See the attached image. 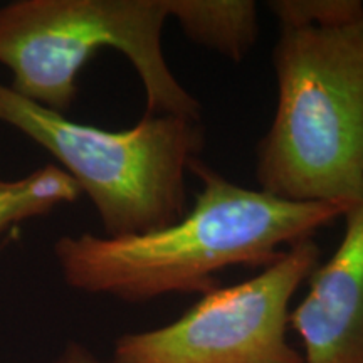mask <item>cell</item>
<instances>
[{
	"label": "cell",
	"mask_w": 363,
	"mask_h": 363,
	"mask_svg": "<svg viewBox=\"0 0 363 363\" xmlns=\"http://www.w3.org/2000/svg\"><path fill=\"white\" fill-rule=\"evenodd\" d=\"M201 180L192 208L147 234L62 235L54 256L67 286L126 303L167 294H206L227 267L274 264L289 247L315 239L347 206L291 202L242 187L201 158L189 169Z\"/></svg>",
	"instance_id": "1"
},
{
	"label": "cell",
	"mask_w": 363,
	"mask_h": 363,
	"mask_svg": "<svg viewBox=\"0 0 363 363\" xmlns=\"http://www.w3.org/2000/svg\"><path fill=\"white\" fill-rule=\"evenodd\" d=\"M278 104L257 143L259 190L350 207L363 199V19L281 27L272 51Z\"/></svg>",
	"instance_id": "2"
},
{
	"label": "cell",
	"mask_w": 363,
	"mask_h": 363,
	"mask_svg": "<svg viewBox=\"0 0 363 363\" xmlns=\"http://www.w3.org/2000/svg\"><path fill=\"white\" fill-rule=\"evenodd\" d=\"M0 123L56 158L93 203L106 238L147 234L187 212L185 177L201 158L199 118L150 115L126 130L78 123L0 83Z\"/></svg>",
	"instance_id": "3"
},
{
	"label": "cell",
	"mask_w": 363,
	"mask_h": 363,
	"mask_svg": "<svg viewBox=\"0 0 363 363\" xmlns=\"http://www.w3.org/2000/svg\"><path fill=\"white\" fill-rule=\"evenodd\" d=\"M167 19L170 0H13L0 7V65L13 93L66 115L86 62L115 49L142 81L147 113L201 120V103L163 54Z\"/></svg>",
	"instance_id": "4"
},
{
	"label": "cell",
	"mask_w": 363,
	"mask_h": 363,
	"mask_svg": "<svg viewBox=\"0 0 363 363\" xmlns=\"http://www.w3.org/2000/svg\"><path fill=\"white\" fill-rule=\"evenodd\" d=\"M315 239L251 279L212 289L169 325L115 342L111 363H303L288 340L294 294L320 264Z\"/></svg>",
	"instance_id": "5"
},
{
	"label": "cell",
	"mask_w": 363,
	"mask_h": 363,
	"mask_svg": "<svg viewBox=\"0 0 363 363\" xmlns=\"http://www.w3.org/2000/svg\"><path fill=\"white\" fill-rule=\"evenodd\" d=\"M337 251L308 278L289 315L303 363H363V199L345 211Z\"/></svg>",
	"instance_id": "6"
},
{
	"label": "cell",
	"mask_w": 363,
	"mask_h": 363,
	"mask_svg": "<svg viewBox=\"0 0 363 363\" xmlns=\"http://www.w3.org/2000/svg\"><path fill=\"white\" fill-rule=\"evenodd\" d=\"M170 19L201 48L239 62L259 35L252 0H170Z\"/></svg>",
	"instance_id": "7"
},
{
	"label": "cell",
	"mask_w": 363,
	"mask_h": 363,
	"mask_svg": "<svg viewBox=\"0 0 363 363\" xmlns=\"http://www.w3.org/2000/svg\"><path fill=\"white\" fill-rule=\"evenodd\" d=\"M81 195L72 177L61 167L45 165L24 179L0 180V234L9 227L45 216Z\"/></svg>",
	"instance_id": "8"
},
{
	"label": "cell",
	"mask_w": 363,
	"mask_h": 363,
	"mask_svg": "<svg viewBox=\"0 0 363 363\" xmlns=\"http://www.w3.org/2000/svg\"><path fill=\"white\" fill-rule=\"evenodd\" d=\"M267 7L281 27H337L363 19L360 0H272Z\"/></svg>",
	"instance_id": "9"
},
{
	"label": "cell",
	"mask_w": 363,
	"mask_h": 363,
	"mask_svg": "<svg viewBox=\"0 0 363 363\" xmlns=\"http://www.w3.org/2000/svg\"><path fill=\"white\" fill-rule=\"evenodd\" d=\"M52 363H99L93 352L83 343L69 342L62 348V352L54 358Z\"/></svg>",
	"instance_id": "10"
}]
</instances>
